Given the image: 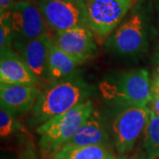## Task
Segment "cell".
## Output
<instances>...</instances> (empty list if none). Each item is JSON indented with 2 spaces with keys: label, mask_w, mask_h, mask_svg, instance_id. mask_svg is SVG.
Instances as JSON below:
<instances>
[{
  "label": "cell",
  "mask_w": 159,
  "mask_h": 159,
  "mask_svg": "<svg viewBox=\"0 0 159 159\" xmlns=\"http://www.w3.org/2000/svg\"><path fill=\"white\" fill-rule=\"evenodd\" d=\"M157 159H159V157H158V158H157Z\"/></svg>",
  "instance_id": "4316f807"
},
{
  "label": "cell",
  "mask_w": 159,
  "mask_h": 159,
  "mask_svg": "<svg viewBox=\"0 0 159 159\" xmlns=\"http://www.w3.org/2000/svg\"><path fill=\"white\" fill-rule=\"evenodd\" d=\"M133 0H87V27L97 39L113 33L132 6Z\"/></svg>",
  "instance_id": "8992f818"
},
{
  "label": "cell",
  "mask_w": 159,
  "mask_h": 159,
  "mask_svg": "<svg viewBox=\"0 0 159 159\" xmlns=\"http://www.w3.org/2000/svg\"><path fill=\"white\" fill-rule=\"evenodd\" d=\"M126 159H140V157H137V156H134V157H128V158Z\"/></svg>",
  "instance_id": "cb8c5ba5"
},
{
  "label": "cell",
  "mask_w": 159,
  "mask_h": 159,
  "mask_svg": "<svg viewBox=\"0 0 159 159\" xmlns=\"http://www.w3.org/2000/svg\"><path fill=\"white\" fill-rule=\"evenodd\" d=\"M13 44H21L51 34L38 5L29 1H15L11 14Z\"/></svg>",
  "instance_id": "ba28073f"
},
{
  "label": "cell",
  "mask_w": 159,
  "mask_h": 159,
  "mask_svg": "<svg viewBox=\"0 0 159 159\" xmlns=\"http://www.w3.org/2000/svg\"><path fill=\"white\" fill-rule=\"evenodd\" d=\"M102 98L127 106H148L153 95L147 70H130L103 80L99 86Z\"/></svg>",
  "instance_id": "7a4b0ae2"
},
{
  "label": "cell",
  "mask_w": 159,
  "mask_h": 159,
  "mask_svg": "<svg viewBox=\"0 0 159 159\" xmlns=\"http://www.w3.org/2000/svg\"><path fill=\"white\" fill-rule=\"evenodd\" d=\"M14 3V0H0V14L11 11Z\"/></svg>",
  "instance_id": "d6986e66"
},
{
  "label": "cell",
  "mask_w": 159,
  "mask_h": 159,
  "mask_svg": "<svg viewBox=\"0 0 159 159\" xmlns=\"http://www.w3.org/2000/svg\"><path fill=\"white\" fill-rule=\"evenodd\" d=\"M54 159H118L109 144L68 147L64 146L52 155Z\"/></svg>",
  "instance_id": "9a60e30c"
},
{
  "label": "cell",
  "mask_w": 159,
  "mask_h": 159,
  "mask_svg": "<svg viewBox=\"0 0 159 159\" xmlns=\"http://www.w3.org/2000/svg\"><path fill=\"white\" fill-rule=\"evenodd\" d=\"M158 72H159V69H158Z\"/></svg>",
  "instance_id": "83f0119b"
},
{
  "label": "cell",
  "mask_w": 159,
  "mask_h": 159,
  "mask_svg": "<svg viewBox=\"0 0 159 159\" xmlns=\"http://www.w3.org/2000/svg\"><path fill=\"white\" fill-rule=\"evenodd\" d=\"M20 159H36L34 155L31 152H25L20 156Z\"/></svg>",
  "instance_id": "44dd1931"
},
{
  "label": "cell",
  "mask_w": 159,
  "mask_h": 159,
  "mask_svg": "<svg viewBox=\"0 0 159 159\" xmlns=\"http://www.w3.org/2000/svg\"><path fill=\"white\" fill-rule=\"evenodd\" d=\"M56 45L80 64L96 55L97 43L88 27H80L56 32L53 36Z\"/></svg>",
  "instance_id": "30bf717a"
},
{
  "label": "cell",
  "mask_w": 159,
  "mask_h": 159,
  "mask_svg": "<svg viewBox=\"0 0 159 159\" xmlns=\"http://www.w3.org/2000/svg\"><path fill=\"white\" fill-rule=\"evenodd\" d=\"M52 42V34H47L25 43L13 45L15 51L24 59L29 69L40 81L41 86L44 89L51 85L48 71V59Z\"/></svg>",
  "instance_id": "9c48e42d"
},
{
  "label": "cell",
  "mask_w": 159,
  "mask_h": 159,
  "mask_svg": "<svg viewBox=\"0 0 159 159\" xmlns=\"http://www.w3.org/2000/svg\"><path fill=\"white\" fill-rule=\"evenodd\" d=\"M37 5L52 32L87 27V9L83 1L39 0Z\"/></svg>",
  "instance_id": "52a82bcc"
},
{
  "label": "cell",
  "mask_w": 159,
  "mask_h": 159,
  "mask_svg": "<svg viewBox=\"0 0 159 159\" xmlns=\"http://www.w3.org/2000/svg\"><path fill=\"white\" fill-rule=\"evenodd\" d=\"M140 159H157L159 157V116L151 111L149 120L143 133Z\"/></svg>",
  "instance_id": "2e32d148"
},
{
  "label": "cell",
  "mask_w": 159,
  "mask_h": 159,
  "mask_svg": "<svg viewBox=\"0 0 159 159\" xmlns=\"http://www.w3.org/2000/svg\"><path fill=\"white\" fill-rule=\"evenodd\" d=\"M109 135L99 116L94 111L65 146L79 147L108 144ZM64 147V146H63Z\"/></svg>",
  "instance_id": "4fadbf2b"
},
{
  "label": "cell",
  "mask_w": 159,
  "mask_h": 159,
  "mask_svg": "<svg viewBox=\"0 0 159 159\" xmlns=\"http://www.w3.org/2000/svg\"><path fill=\"white\" fill-rule=\"evenodd\" d=\"M154 96L159 97V79L157 81L156 86H155V89H154Z\"/></svg>",
  "instance_id": "7402d4cb"
},
{
  "label": "cell",
  "mask_w": 159,
  "mask_h": 159,
  "mask_svg": "<svg viewBox=\"0 0 159 159\" xmlns=\"http://www.w3.org/2000/svg\"><path fill=\"white\" fill-rule=\"evenodd\" d=\"M41 91V88L37 86L1 83V108L5 109L13 117H20L32 109Z\"/></svg>",
  "instance_id": "8fae6325"
},
{
  "label": "cell",
  "mask_w": 159,
  "mask_h": 159,
  "mask_svg": "<svg viewBox=\"0 0 159 159\" xmlns=\"http://www.w3.org/2000/svg\"><path fill=\"white\" fill-rule=\"evenodd\" d=\"M151 110L148 106H127L114 119L111 136L115 150L120 155L130 152L148 125Z\"/></svg>",
  "instance_id": "5b68a950"
},
{
  "label": "cell",
  "mask_w": 159,
  "mask_h": 159,
  "mask_svg": "<svg viewBox=\"0 0 159 159\" xmlns=\"http://www.w3.org/2000/svg\"><path fill=\"white\" fill-rule=\"evenodd\" d=\"M151 103H152V109H151V111L154 112L156 115L159 116V97L153 96Z\"/></svg>",
  "instance_id": "ffe728a7"
},
{
  "label": "cell",
  "mask_w": 159,
  "mask_h": 159,
  "mask_svg": "<svg viewBox=\"0 0 159 159\" xmlns=\"http://www.w3.org/2000/svg\"><path fill=\"white\" fill-rule=\"evenodd\" d=\"M93 111V102L87 100L39 125L36 133L40 136L42 151L51 156L57 152L71 140Z\"/></svg>",
  "instance_id": "3957f363"
},
{
  "label": "cell",
  "mask_w": 159,
  "mask_h": 159,
  "mask_svg": "<svg viewBox=\"0 0 159 159\" xmlns=\"http://www.w3.org/2000/svg\"><path fill=\"white\" fill-rule=\"evenodd\" d=\"M155 6H156V11H157V21L159 26V0H155Z\"/></svg>",
  "instance_id": "603a6c76"
},
{
  "label": "cell",
  "mask_w": 159,
  "mask_h": 159,
  "mask_svg": "<svg viewBox=\"0 0 159 159\" xmlns=\"http://www.w3.org/2000/svg\"><path fill=\"white\" fill-rule=\"evenodd\" d=\"M11 113L5 109H0V135L6 138L11 135L15 128V120Z\"/></svg>",
  "instance_id": "ac0fdd59"
},
{
  "label": "cell",
  "mask_w": 159,
  "mask_h": 159,
  "mask_svg": "<svg viewBox=\"0 0 159 159\" xmlns=\"http://www.w3.org/2000/svg\"><path fill=\"white\" fill-rule=\"evenodd\" d=\"M93 92L90 85L79 77H71L41 91L31 109V125L39 126L57 115L65 113L89 100Z\"/></svg>",
  "instance_id": "6da1fadb"
},
{
  "label": "cell",
  "mask_w": 159,
  "mask_h": 159,
  "mask_svg": "<svg viewBox=\"0 0 159 159\" xmlns=\"http://www.w3.org/2000/svg\"><path fill=\"white\" fill-rule=\"evenodd\" d=\"M80 64V63L59 49L54 42H52L48 59V71L51 85L73 77Z\"/></svg>",
  "instance_id": "5bb4252c"
},
{
  "label": "cell",
  "mask_w": 159,
  "mask_h": 159,
  "mask_svg": "<svg viewBox=\"0 0 159 159\" xmlns=\"http://www.w3.org/2000/svg\"><path fill=\"white\" fill-rule=\"evenodd\" d=\"M21 1H29V2H34V0H21Z\"/></svg>",
  "instance_id": "d4e9b609"
},
{
  "label": "cell",
  "mask_w": 159,
  "mask_h": 159,
  "mask_svg": "<svg viewBox=\"0 0 159 159\" xmlns=\"http://www.w3.org/2000/svg\"><path fill=\"white\" fill-rule=\"evenodd\" d=\"M80 1H83V2H86L87 0H80Z\"/></svg>",
  "instance_id": "484cf974"
},
{
  "label": "cell",
  "mask_w": 159,
  "mask_h": 159,
  "mask_svg": "<svg viewBox=\"0 0 159 159\" xmlns=\"http://www.w3.org/2000/svg\"><path fill=\"white\" fill-rule=\"evenodd\" d=\"M147 44V19L142 6H137L107 39L109 50L124 56L142 52Z\"/></svg>",
  "instance_id": "277c9868"
},
{
  "label": "cell",
  "mask_w": 159,
  "mask_h": 159,
  "mask_svg": "<svg viewBox=\"0 0 159 159\" xmlns=\"http://www.w3.org/2000/svg\"><path fill=\"white\" fill-rule=\"evenodd\" d=\"M0 82L6 84H27L42 88L35 75L12 47L1 50Z\"/></svg>",
  "instance_id": "7c38bea8"
},
{
  "label": "cell",
  "mask_w": 159,
  "mask_h": 159,
  "mask_svg": "<svg viewBox=\"0 0 159 159\" xmlns=\"http://www.w3.org/2000/svg\"><path fill=\"white\" fill-rule=\"evenodd\" d=\"M11 11L0 14V49L11 47L13 44V31L11 27ZM0 50V51H1Z\"/></svg>",
  "instance_id": "e0dca14e"
}]
</instances>
